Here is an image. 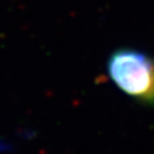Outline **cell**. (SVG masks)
I'll return each instance as SVG.
<instances>
[{"label":"cell","instance_id":"6da1fadb","mask_svg":"<svg viewBox=\"0 0 154 154\" xmlns=\"http://www.w3.org/2000/svg\"><path fill=\"white\" fill-rule=\"evenodd\" d=\"M107 72L125 94L154 104V60L149 55L132 49L118 50L109 58Z\"/></svg>","mask_w":154,"mask_h":154}]
</instances>
